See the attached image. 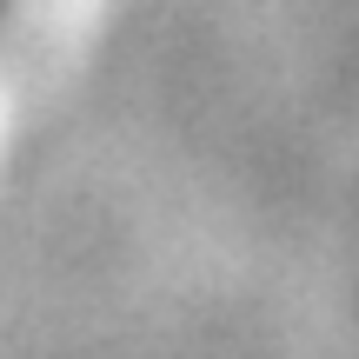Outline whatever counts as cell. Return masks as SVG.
<instances>
[{"instance_id":"obj_1","label":"cell","mask_w":359,"mask_h":359,"mask_svg":"<svg viewBox=\"0 0 359 359\" xmlns=\"http://www.w3.org/2000/svg\"><path fill=\"white\" fill-rule=\"evenodd\" d=\"M0 13H7V0H0Z\"/></svg>"}]
</instances>
